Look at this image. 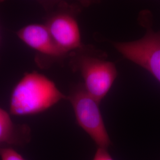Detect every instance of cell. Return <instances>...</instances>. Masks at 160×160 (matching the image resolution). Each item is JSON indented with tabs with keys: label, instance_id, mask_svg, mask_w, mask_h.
<instances>
[{
	"label": "cell",
	"instance_id": "52a82bcc",
	"mask_svg": "<svg viewBox=\"0 0 160 160\" xmlns=\"http://www.w3.org/2000/svg\"><path fill=\"white\" fill-rule=\"evenodd\" d=\"M31 138L28 126L12 122L8 113L0 108V148L10 146H22Z\"/></svg>",
	"mask_w": 160,
	"mask_h": 160
},
{
	"label": "cell",
	"instance_id": "277c9868",
	"mask_svg": "<svg viewBox=\"0 0 160 160\" xmlns=\"http://www.w3.org/2000/svg\"><path fill=\"white\" fill-rule=\"evenodd\" d=\"M67 98L79 126L92 138L98 148H108L111 142L99 109L100 103L88 94L82 84L73 87Z\"/></svg>",
	"mask_w": 160,
	"mask_h": 160
},
{
	"label": "cell",
	"instance_id": "5b68a950",
	"mask_svg": "<svg viewBox=\"0 0 160 160\" xmlns=\"http://www.w3.org/2000/svg\"><path fill=\"white\" fill-rule=\"evenodd\" d=\"M76 12L75 7H63L62 10L51 14L45 24L55 43L66 55L84 49L75 17Z\"/></svg>",
	"mask_w": 160,
	"mask_h": 160
},
{
	"label": "cell",
	"instance_id": "ba28073f",
	"mask_svg": "<svg viewBox=\"0 0 160 160\" xmlns=\"http://www.w3.org/2000/svg\"><path fill=\"white\" fill-rule=\"evenodd\" d=\"M0 157L1 160H25L10 147L0 148Z\"/></svg>",
	"mask_w": 160,
	"mask_h": 160
},
{
	"label": "cell",
	"instance_id": "9c48e42d",
	"mask_svg": "<svg viewBox=\"0 0 160 160\" xmlns=\"http://www.w3.org/2000/svg\"><path fill=\"white\" fill-rule=\"evenodd\" d=\"M92 160H114L107 149L98 148Z\"/></svg>",
	"mask_w": 160,
	"mask_h": 160
},
{
	"label": "cell",
	"instance_id": "3957f363",
	"mask_svg": "<svg viewBox=\"0 0 160 160\" xmlns=\"http://www.w3.org/2000/svg\"><path fill=\"white\" fill-rule=\"evenodd\" d=\"M83 50L75 52L72 67L81 74L87 92L100 103L117 77L116 68L114 63L100 59L96 55L86 53Z\"/></svg>",
	"mask_w": 160,
	"mask_h": 160
},
{
	"label": "cell",
	"instance_id": "8992f818",
	"mask_svg": "<svg viewBox=\"0 0 160 160\" xmlns=\"http://www.w3.org/2000/svg\"><path fill=\"white\" fill-rule=\"evenodd\" d=\"M17 35L26 45L50 59H59L66 55L55 43L45 24L27 25L20 29Z\"/></svg>",
	"mask_w": 160,
	"mask_h": 160
},
{
	"label": "cell",
	"instance_id": "7a4b0ae2",
	"mask_svg": "<svg viewBox=\"0 0 160 160\" xmlns=\"http://www.w3.org/2000/svg\"><path fill=\"white\" fill-rule=\"evenodd\" d=\"M140 22L146 29L140 39L128 42H114V48L124 57L148 71L160 82V31L152 26V14L143 11Z\"/></svg>",
	"mask_w": 160,
	"mask_h": 160
},
{
	"label": "cell",
	"instance_id": "6da1fadb",
	"mask_svg": "<svg viewBox=\"0 0 160 160\" xmlns=\"http://www.w3.org/2000/svg\"><path fill=\"white\" fill-rule=\"evenodd\" d=\"M65 96L55 83L36 72L27 73L12 90L10 109L13 115L38 114L51 108Z\"/></svg>",
	"mask_w": 160,
	"mask_h": 160
}]
</instances>
